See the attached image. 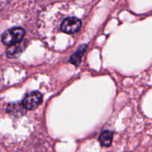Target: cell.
<instances>
[{
	"instance_id": "1",
	"label": "cell",
	"mask_w": 152,
	"mask_h": 152,
	"mask_svg": "<svg viewBox=\"0 0 152 152\" xmlns=\"http://www.w3.org/2000/svg\"><path fill=\"white\" fill-rule=\"evenodd\" d=\"M26 31L23 28H12L4 32L2 36V41L5 46H11L23 40Z\"/></svg>"
},
{
	"instance_id": "2",
	"label": "cell",
	"mask_w": 152,
	"mask_h": 152,
	"mask_svg": "<svg viewBox=\"0 0 152 152\" xmlns=\"http://www.w3.org/2000/svg\"><path fill=\"white\" fill-rule=\"evenodd\" d=\"M43 102V95L38 91H33L28 93L23 100V106L25 109L33 110L40 104Z\"/></svg>"
},
{
	"instance_id": "3",
	"label": "cell",
	"mask_w": 152,
	"mask_h": 152,
	"mask_svg": "<svg viewBox=\"0 0 152 152\" xmlns=\"http://www.w3.org/2000/svg\"><path fill=\"white\" fill-rule=\"evenodd\" d=\"M81 27V21L76 17H68L63 21L61 30L66 34H75Z\"/></svg>"
},
{
	"instance_id": "4",
	"label": "cell",
	"mask_w": 152,
	"mask_h": 152,
	"mask_svg": "<svg viewBox=\"0 0 152 152\" xmlns=\"http://www.w3.org/2000/svg\"><path fill=\"white\" fill-rule=\"evenodd\" d=\"M27 44L28 42L26 40H21V41L16 43V44L9 46L6 51L7 56L9 58H17L25 50Z\"/></svg>"
},
{
	"instance_id": "5",
	"label": "cell",
	"mask_w": 152,
	"mask_h": 152,
	"mask_svg": "<svg viewBox=\"0 0 152 152\" xmlns=\"http://www.w3.org/2000/svg\"><path fill=\"white\" fill-rule=\"evenodd\" d=\"M86 50H87V46H86V45H81V46H80L79 48L78 49V50L76 51V52L70 57V62L72 64H74L75 66L79 65V64H81L82 56L84 55Z\"/></svg>"
},
{
	"instance_id": "6",
	"label": "cell",
	"mask_w": 152,
	"mask_h": 152,
	"mask_svg": "<svg viewBox=\"0 0 152 152\" xmlns=\"http://www.w3.org/2000/svg\"><path fill=\"white\" fill-rule=\"evenodd\" d=\"M113 133L110 131H105L102 132L99 136V142L104 147H110L112 144Z\"/></svg>"
}]
</instances>
